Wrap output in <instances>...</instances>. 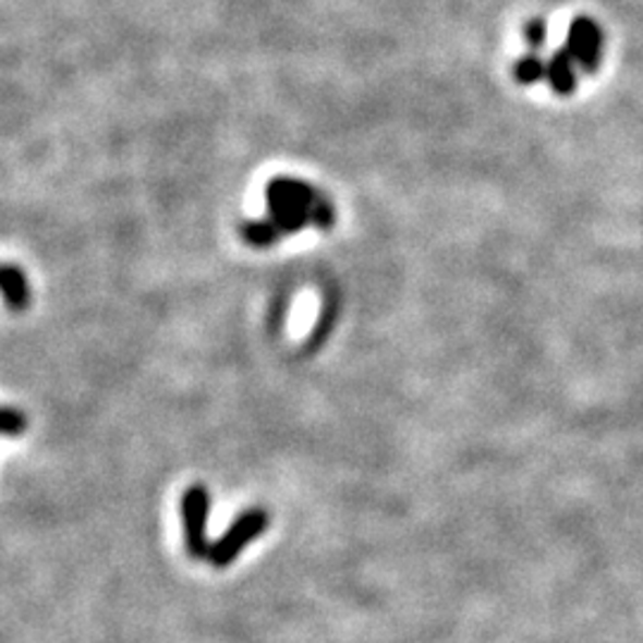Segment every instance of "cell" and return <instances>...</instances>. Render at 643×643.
<instances>
[{"mask_svg": "<svg viewBox=\"0 0 643 643\" xmlns=\"http://www.w3.org/2000/svg\"><path fill=\"white\" fill-rule=\"evenodd\" d=\"M210 512V494L203 484L189 486L182 496V522H184V544L193 560H208L213 544L205 534Z\"/></svg>", "mask_w": 643, "mask_h": 643, "instance_id": "2", "label": "cell"}, {"mask_svg": "<svg viewBox=\"0 0 643 643\" xmlns=\"http://www.w3.org/2000/svg\"><path fill=\"white\" fill-rule=\"evenodd\" d=\"M269 524V514L260 508H253L248 512H243L241 518L229 526V532L220 538V542L213 544L208 560L215 565V568H227V565L234 562L239 558V553L243 546H248L255 542Z\"/></svg>", "mask_w": 643, "mask_h": 643, "instance_id": "3", "label": "cell"}, {"mask_svg": "<svg viewBox=\"0 0 643 643\" xmlns=\"http://www.w3.org/2000/svg\"><path fill=\"white\" fill-rule=\"evenodd\" d=\"M265 198L269 220L281 229V234H295V231L313 225V215L322 196L301 179L277 177L267 184Z\"/></svg>", "mask_w": 643, "mask_h": 643, "instance_id": "1", "label": "cell"}, {"mask_svg": "<svg viewBox=\"0 0 643 643\" xmlns=\"http://www.w3.org/2000/svg\"><path fill=\"white\" fill-rule=\"evenodd\" d=\"M3 295H5V303L10 307H20L27 305L29 301V284H27V277L20 267L15 265H5L3 267Z\"/></svg>", "mask_w": 643, "mask_h": 643, "instance_id": "6", "label": "cell"}, {"mask_svg": "<svg viewBox=\"0 0 643 643\" xmlns=\"http://www.w3.org/2000/svg\"><path fill=\"white\" fill-rule=\"evenodd\" d=\"M548 76V62H544L536 53L524 56L514 64V80H518L522 86H532L538 84Z\"/></svg>", "mask_w": 643, "mask_h": 643, "instance_id": "8", "label": "cell"}, {"mask_svg": "<svg viewBox=\"0 0 643 643\" xmlns=\"http://www.w3.org/2000/svg\"><path fill=\"white\" fill-rule=\"evenodd\" d=\"M574 62L586 74H594L603 58V32L591 17H577L568 29V46Z\"/></svg>", "mask_w": 643, "mask_h": 643, "instance_id": "4", "label": "cell"}, {"mask_svg": "<svg viewBox=\"0 0 643 643\" xmlns=\"http://www.w3.org/2000/svg\"><path fill=\"white\" fill-rule=\"evenodd\" d=\"M3 434L5 436H20L24 429H27V417H24V413H20V410L15 408H5L3 410Z\"/></svg>", "mask_w": 643, "mask_h": 643, "instance_id": "9", "label": "cell"}, {"mask_svg": "<svg viewBox=\"0 0 643 643\" xmlns=\"http://www.w3.org/2000/svg\"><path fill=\"white\" fill-rule=\"evenodd\" d=\"M241 234L255 248L272 246V243H277L279 236H284V234H281V229L272 220H269V217H265V220L246 222V225L241 227Z\"/></svg>", "mask_w": 643, "mask_h": 643, "instance_id": "7", "label": "cell"}, {"mask_svg": "<svg viewBox=\"0 0 643 643\" xmlns=\"http://www.w3.org/2000/svg\"><path fill=\"white\" fill-rule=\"evenodd\" d=\"M574 58L568 48H560L548 60V84L558 96H570L577 88V70Z\"/></svg>", "mask_w": 643, "mask_h": 643, "instance_id": "5", "label": "cell"}, {"mask_svg": "<svg viewBox=\"0 0 643 643\" xmlns=\"http://www.w3.org/2000/svg\"><path fill=\"white\" fill-rule=\"evenodd\" d=\"M524 41L530 44L534 50L542 48L546 44V24L544 20H532L524 27Z\"/></svg>", "mask_w": 643, "mask_h": 643, "instance_id": "10", "label": "cell"}]
</instances>
